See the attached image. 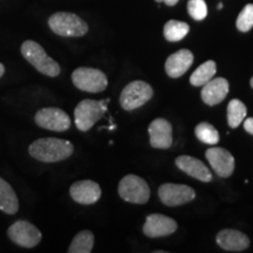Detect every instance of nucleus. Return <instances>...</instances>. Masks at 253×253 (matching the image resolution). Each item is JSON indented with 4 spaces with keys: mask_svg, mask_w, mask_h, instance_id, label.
Wrapping results in <instances>:
<instances>
[{
    "mask_svg": "<svg viewBox=\"0 0 253 253\" xmlns=\"http://www.w3.org/2000/svg\"><path fill=\"white\" fill-rule=\"evenodd\" d=\"M74 151V145L69 141L60 138H39L30 145V155L40 162L54 163L68 158Z\"/></svg>",
    "mask_w": 253,
    "mask_h": 253,
    "instance_id": "f257e3e1",
    "label": "nucleus"
},
{
    "mask_svg": "<svg viewBox=\"0 0 253 253\" xmlns=\"http://www.w3.org/2000/svg\"><path fill=\"white\" fill-rule=\"evenodd\" d=\"M21 53L24 58L31 63L37 71H39L47 77L55 78L60 74L59 63L47 55L45 49L36 41L27 40L21 46Z\"/></svg>",
    "mask_w": 253,
    "mask_h": 253,
    "instance_id": "f03ea898",
    "label": "nucleus"
},
{
    "mask_svg": "<svg viewBox=\"0 0 253 253\" xmlns=\"http://www.w3.org/2000/svg\"><path fill=\"white\" fill-rule=\"evenodd\" d=\"M109 99L95 101V100H84L78 104L74 110L75 125L81 131H87L96 123L103 114L107 112V104Z\"/></svg>",
    "mask_w": 253,
    "mask_h": 253,
    "instance_id": "7ed1b4c3",
    "label": "nucleus"
},
{
    "mask_svg": "<svg viewBox=\"0 0 253 253\" xmlns=\"http://www.w3.org/2000/svg\"><path fill=\"white\" fill-rule=\"evenodd\" d=\"M48 25L61 37H82L88 32V25L80 17L68 12H58L49 18Z\"/></svg>",
    "mask_w": 253,
    "mask_h": 253,
    "instance_id": "20e7f679",
    "label": "nucleus"
},
{
    "mask_svg": "<svg viewBox=\"0 0 253 253\" xmlns=\"http://www.w3.org/2000/svg\"><path fill=\"white\" fill-rule=\"evenodd\" d=\"M119 195L123 201L134 204H145L150 198L147 182L136 175H126L119 184Z\"/></svg>",
    "mask_w": 253,
    "mask_h": 253,
    "instance_id": "39448f33",
    "label": "nucleus"
},
{
    "mask_svg": "<svg viewBox=\"0 0 253 253\" xmlns=\"http://www.w3.org/2000/svg\"><path fill=\"white\" fill-rule=\"evenodd\" d=\"M72 81L78 89L88 93H100L108 86V79L100 69L80 67L72 74Z\"/></svg>",
    "mask_w": 253,
    "mask_h": 253,
    "instance_id": "423d86ee",
    "label": "nucleus"
},
{
    "mask_svg": "<svg viewBox=\"0 0 253 253\" xmlns=\"http://www.w3.org/2000/svg\"><path fill=\"white\" fill-rule=\"evenodd\" d=\"M154 95L149 84L144 81H132L126 84L120 96V104L125 110H135L143 106Z\"/></svg>",
    "mask_w": 253,
    "mask_h": 253,
    "instance_id": "0eeeda50",
    "label": "nucleus"
},
{
    "mask_svg": "<svg viewBox=\"0 0 253 253\" xmlns=\"http://www.w3.org/2000/svg\"><path fill=\"white\" fill-rule=\"evenodd\" d=\"M7 235L12 242L23 248H34L40 243L41 232L37 226L25 220L15 221L8 227Z\"/></svg>",
    "mask_w": 253,
    "mask_h": 253,
    "instance_id": "6e6552de",
    "label": "nucleus"
},
{
    "mask_svg": "<svg viewBox=\"0 0 253 253\" xmlns=\"http://www.w3.org/2000/svg\"><path fill=\"white\" fill-rule=\"evenodd\" d=\"M158 196L161 202L167 207H178L195 199L196 192L188 185L166 183L158 189Z\"/></svg>",
    "mask_w": 253,
    "mask_h": 253,
    "instance_id": "1a4fd4ad",
    "label": "nucleus"
},
{
    "mask_svg": "<svg viewBox=\"0 0 253 253\" xmlns=\"http://www.w3.org/2000/svg\"><path fill=\"white\" fill-rule=\"evenodd\" d=\"M37 125L52 131H65L71 126V119L59 108H42L36 114Z\"/></svg>",
    "mask_w": 253,
    "mask_h": 253,
    "instance_id": "9d476101",
    "label": "nucleus"
},
{
    "mask_svg": "<svg viewBox=\"0 0 253 253\" xmlns=\"http://www.w3.org/2000/svg\"><path fill=\"white\" fill-rule=\"evenodd\" d=\"M205 157L212 167L213 171L219 177L227 178L235 170V158L229 151L223 148H209L205 153Z\"/></svg>",
    "mask_w": 253,
    "mask_h": 253,
    "instance_id": "9b49d317",
    "label": "nucleus"
},
{
    "mask_svg": "<svg viewBox=\"0 0 253 253\" xmlns=\"http://www.w3.org/2000/svg\"><path fill=\"white\" fill-rule=\"evenodd\" d=\"M177 230V223L172 218L160 213L149 214L145 219L143 233L149 238L170 236Z\"/></svg>",
    "mask_w": 253,
    "mask_h": 253,
    "instance_id": "f8f14e48",
    "label": "nucleus"
},
{
    "mask_svg": "<svg viewBox=\"0 0 253 253\" xmlns=\"http://www.w3.org/2000/svg\"><path fill=\"white\" fill-rule=\"evenodd\" d=\"M150 145L156 149H168L172 144V126L166 119H156L149 125Z\"/></svg>",
    "mask_w": 253,
    "mask_h": 253,
    "instance_id": "ddd939ff",
    "label": "nucleus"
},
{
    "mask_svg": "<svg viewBox=\"0 0 253 253\" xmlns=\"http://www.w3.org/2000/svg\"><path fill=\"white\" fill-rule=\"evenodd\" d=\"M71 197L79 204L89 205L94 204L101 197V188L96 182L89 181H78L73 183L69 190Z\"/></svg>",
    "mask_w": 253,
    "mask_h": 253,
    "instance_id": "4468645a",
    "label": "nucleus"
},
{
    "mask_svg": "<svg viewBox=\"0 0 253 253\" xmlns=\"http://www.w3.org/2000/svg\"><path fill=\"white\" fill-rule=\"evenodd\" d=\"M216 242L221 249L229 252H242L250 246L249 237L233 229L221 230L217 235Z\"/></svg>",
    "mask_w": 253,
    "mask_h": 253,
    "instance_id": "2eb2a0df",
    "label": "nucleus"
},
{
    "mask_svg": "<svg viewBox=\"0 0 253 253\" xmlns=\"http://www.w3.org/2000/svg\"><path fill=\"white\" fill-rule=\"evenodd\" d=\"M229 82H227L226 79L212 78L203 86L201 93L202 100L208 106H216V104L220 103L221 101L225 99L226 95L229 94Z\"/></svg>",
    "mask_w": 253,
    "mask_h": 253,
    "instance_id": "dca6fc26",
    "label": "nucleus"
},
{
    "mask_svg": "<svg viewBox=\"0 0 253 253\" xmlns=\"http://www.w3.org/2000/svg\"><path fill=\"white\" fill-rule=\"evenodd\" d=\"M194 62V54L189 49H181L171 54L166 61V72L170 78L178 79L184 75Z\"/></svg>",
    "mask_w": 253,
    "mask_h": 253,
    "instance_id": "f3484780",
    "label": "nucleus"
},
{
    "mask_svg": "<svg viewBox=\"0 0 253 253\" xmlns=\"http://www.w3.org/2000/svg\"><path fill=\"white\" fill-rule=\"evenodd\" d=\"M176 166L182 170L183 172L188 173L189 176L194 177L198 181L209 183L212 181V175L209 171L208 167L197 160V158L191 156H179L176 158Z\"/></svg>",
    "mask_w": 253,
    "mask_h": 253,
    "instance_id": "a211bd4d",
    "label": "nucleus"
},
{
    "mask_svg": "<svg viewBox=\"0 0 253 253\" xmlns=\"http://www.w3.org/2000/svg\"><path fill=\"white\" fill-rule=\"evenodd\" d=\"M19 209V201L14 190L0 177V210L7 214H14Z\"/></svg>",
    "mask_w": 253,
    "mask_h": 253,
    "instance_id": "6ab92c4d",
    "label": "nucleus"
},
{
    "mask_svg": "<svg viewBox=\"0 0 253 253\" xmlns=\"http://www.w3.org/2000/svg\"><path fill=\"white\" fill-rule=\"evenodd\" d=\"M217 72V65L212 60L205 61L203 65H201L196 71L192 73L190 77V84L195 87L204 86L214 77Z\"/></svg>",
    "mask_w": 253,
    "mask_h": 253,
    "instance_id": "aec40b11",
    "label": "nucleus"
},
{
    "mask_svg": "<svg viewBox=\"0 0 253 253\" xmlns=\"http://www.w3.org/2000/svg\"><path fill=\"white\" fill-rule=\"evenodd\" d=\"M94 246V235L89 230L79 232L69 246V253H89Z\"/></svg>",
    "mask_w": 253,
    "mask_h": 253,
    "instance_id": "412c9836",
    "label": "nucleus"
},
{
    "mask_svg": "<svg viewBox=\"0 0 253 253\" xmlns=\"http://www.w3.org/2000/svg\"><path fill=\"white\" fill-rule=\"evenodd\" d=\"M190 27L186 23L178 20H169L164 25V38L170 42H176L184 39L189 33Z\"/></svg>",
    "mask_w": 253,
    "mask_h": 253,
    "instance_id": "4be33fe9",
    "label": "nucleus"
},
{
    "mask_svg": "<svg viewBox=\"0 0 253 253\" xmlns=\"http://www.w3.org/2000/svg\"><path fill=\"white\" fill-rule=\"evenodd\" d=\"M248 114L246 106L240 100L233 99L227 106V122L231 128H237L244 121Z\"/></svg>",
    "mask_w": 253,
    "mask_h": 253,
    "instance_id": "5701e85b",
    "label": "nucleus"
},
{
    "mask_svg": "<svg viewBox=\"0 0 253 253\" xmlns=\"http://www.w3.org/2000/svg\"><path fill=\"white\" fill-rule=\"evenodd\" d=\"M196 137L198 138L199 141L203 142L205 144L214 145L219 142V132L217 131V129L214 128L212 125L208 122H202L196 126L195 129Z\"/></svg>",
    "mask_w": 253,
    "mask_h": 253,
    "instance_id": "b1692460",
    "label": "nucleus"
},
{
    "mask_svg": "<svg viewBox=\"0 0 253 253\" xmlns=\"http://www.w3.org/2000/svg\"><path fill=\"white\" fill-rule=\"evenodd\" d=\"M236 26L240 32H249L253 27V4L246 5L237 18Z\"/></svg>",
    "mask_w": 253,
    "mask_h": 253,
    "instance_id": "393cba45",
    "label": "nucleus"
},
{
    "mask_svg": "<svg viewBox=\"0 0 253 253\" xmlns=\"http://www.w3.org/2000/svg\"><path fill=\"white\" fill-rule=\"evenodd\" d=\"M188 12L190 17L195 20H204L208 15V7L204 0H189Z\"/></svg>",
    "mask_w": 253,
    "mask_h": 253,
    "instance_id": "a878e982",
    "label": "nucleus"
},
{
    "mask_svg": "<svg viewBox=\"0 0 253 253\" xmlns=\"http://www.w3.org/2000/svg\"><path fill=\"white\" fill-rule=\"evenodd\" d=\"M244 129L249 132V134L253 135V118H249L245 120Z\"/></svg>",
    "mask_w": 253,
    "mask_h": 253,
    "instance_id": "bb28decb",
    "label": "nucleus"
},
{
    "mask_svg": "<svg viewBox=\"0 0 253 253\" xmlns=\"http://www.w3.org/2000/svg\"><path fill=\"white\" fill-rule=\"evenodd\" d=\"M155 1H157V2H166L168 6H175L177 2H178V0H155Z\"/></svg>",
    "mask_w": 253,
    "mask_h": 253,
    "instance_id": "cd10ccee",
    "label": "nucleus"
},
{
    "mask_svg": "<svg viewBox=\"0 0 253 253\" xmlns=\"http://www.w3.org/2000/svg\"><path fill=\"white\" fill-rule=\"evenodd\" d=\"M4 72H5V67L1 65V63H0V78H1L2 75H4Z\"/></svg>",
    "mask_w": 253,
    "mask_h": 253,
    "instance_id": "c85d7f7f",
    "label": "nucleus"
},
{
    "mask_svg": "<svg viewBox=\"0 0 253 253\" xmlns=\"http://www.w3.org/2000/svg\"><path fill=\"white\" fill-rule=\"evenodd\" d=\"M218 8H219V9H221V8H223V4H221V2H220V4H219V5H218Z\"/></svg>",
    "mask_w": 253,
    "mask_h": 253,
    "instance_id": "c756f323",
    "label": "nucleus"
},
{
    "mask_svg": "<svg viewBox=\"0 0 253 253\" xmlns=\"http://www.w3.org/2000/svg\"><path fill=\"white\" fill-rule=\"evenodd\" d=\"M250 84H251V87L253 88V77H252V79H251V82H250Z\"/></svg>",
    "mask_w": 253,
    "mask_h": 253,
    "instance_id": "7c9ffc66",
    "label": "nucleus"
}]
</instances>
